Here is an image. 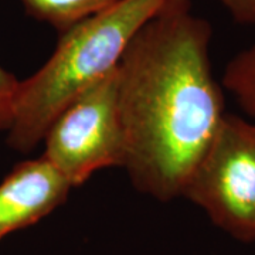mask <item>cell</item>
Listing matches in <instances>:
<instances>
[{
  "mask_svg": "<svg viewBox=\"0 0 255 255\" xmlns=\"http://www.w3.org/2000/svg\"><path fill=\"white\" fill-rule=\"evenodd\" d=\"M211 36L190 1H167L117 67L124 169L137 191L159 201L182 197L227 114L210 63Z\"/></svg>",
  "mask_w": 255,
  "mask_h": 255,
  "instance_id": "1",
  "label": "cell"
},
{
  "mask_svg": "<svg viewBox=\"0 0 255 255\" xmlns=\"http://www.w3.org/2000/svg\"><path fill=\"white\" fill-rule=\"evenodd\" d=\"M167 1L118 0L61 33L43 67L20 81L10 147L34 150L61 111L118 67L132 38Z\"/></svg>",
  "mask_w": 255,
  "mask_h": 255,
  "instance_id": "2",
  "label": "cell"
},
{
  "mask_svg": "<svg viewBox=\"0 0 255 255\" xmlns=\"http://www.w3.org/2000/svg\"><path fill=\"white\" fill-rule=\"evenodd\" d=\"M182 197L230 237L255 241V122L226 114Z\"/></svg>",
  "mask_w": 255,
  "mask_h": 255,
  "instance_id": "3",
  "label": "cell"
},
{
  "mask_svg": "<svg viewBox=\"0 0 255 255\" xmlns=\"http://www.w3.org/2000/svg\"><path fill=\"white\" fill-rule=\"evenodd\" d=\"M43 156L73 187L95 172L125 166L117 68L68 104L47 129Z\"/></svg>",
  "mask_w": 255,
  "mask_h": 255,
  "instance_id": "4",
  "label": "cell"
},
{
  "mask_svg": "<svg viewBox=\"0 0 255 255\" xmlns=\"http://www.w3.org/2000/svg\"><path fill=\"white\" fill-rule=\"evenodd\" d=\"M73 186L44 156L24 160L0 183V240L65 203Z\"/></svg>",
  "mask_w": 255,
  "mask_h": 255,
  "instance_id": "5",
  "label": "cell"
},
{
  "mask_svg": "<svg viewBox=\"0 0 255 255\" xmlns=\"http://www.w3.org/2000/svg\"><path fill=\"white\" fill-rule=\"evenodd\" d=\"M31 17L47 23L60 34L118 0H21Z\"/></svg>",
  "mask_w": 255,
  "mask_h": 255,
  "instance_id": "6",
  "label": "cell"
},
{
  "mask_svg": "<svg viewBox=\"0 0 255 255\" xmlns=\"http://www.w3.org/2000/svg\"><path fill=\"white\" fill-rule=\"evenodd\" d=\"M221 85L234 97L240 110L255 119V44L228 61Z\"/></svg>",
  "mask_w": 255,
  "mask_h": 255,
  "instance_id": "7",
  "label": "cell"
},
{
  "mask_svg": "<svg viewBox=\"0 0 255 255\" xmlns=\"http://www.w3.org/2000/svg\"><path fill=\"white\" fill-rule=\"evenodd\" d=\"M20 80L0 67V130H9L16 110Z\"/></svg>",
  "mask_w": 255,
  "mask_h": 255,
  "instance_id": "8",
  "label": "cell"
},
{
  "mask_svg": "<svg viewBox=\"0 0 255 255\" xmlns=\"http://www.w3.org/2000/svg\"><path fill=\"white\" fill-rule=\"evenodd\" d=\"M169 1H191V0H169ZM228 10L231 17L241 24H255V0H219Z\"/></svg>",
  "mask_w": 255,
  "mask_h": 255,
  "instance_id": "9",
  "label": "cell"
}]
</instances>
